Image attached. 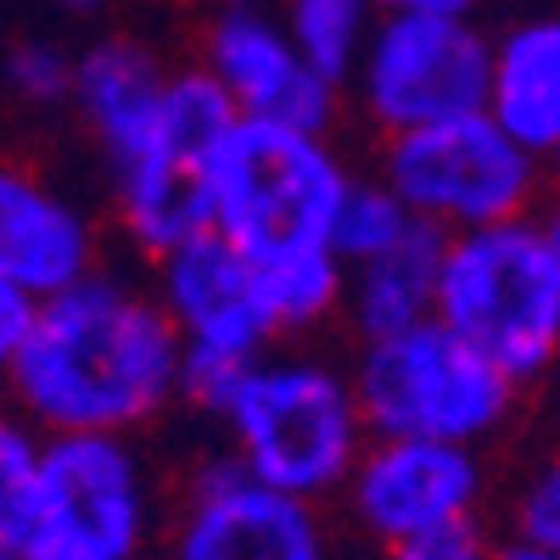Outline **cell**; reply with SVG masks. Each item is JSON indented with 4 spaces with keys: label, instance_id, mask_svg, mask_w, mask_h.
<instances>
[{
    "label": "cell",
    "instance_id": "obj_29",
    "mask_svg": "<svg viewBox=\"0 0 560 560\" xmlns=\"http://www.w3.org/2000/svg\"><path fill=\"white\" fill-rule=\"evenodd\" d=\"M555 179H560V163H555Z\"/></svg>",
    "mask_w": 560,
    "mask_h": 560
},
{
    "label": "cell",
    "instance_id": "obj_4",
    "mask_svg": "<svg viewBox=\"0 0 560 560\" xmlns=\"http://www.w3.org/2000/svg\"><path fill=\"white\" fill-rule=\"evenodd\" d=\"M213 230L253 264L331 247L359 174L314 129L242 118L213 158Z\"/></svg>",
    "mask_w": 560,
    "mask_h": 560
},
{
    "label": "cell",
    "instance_id": "obj_10",
    "mask_svg": "<svg viewBox=\"0 0 560 560\" xmlns=\"http://www.w3.org/2000/svg\"><path fill=\"white\" fill-rule=\"evenodd\" d=\"M168 560H331L319 504L258 482L230 454L197 465L168 527Z\"/></svg>",
    "mask_w": 560,
    "mask_h": 560
},
{
    "label": "cell",
    "instance_id": "obj_17",
    "mask_svg": "<svg viewBox=\"0 0 560 560\" xmlns=\"http://www.w3.org/2000/svg\"><path fill=\"white\" fill-rule=\"evenodd\" d=\"M253 269H258V292H264V314L275 325V337L319 331L331 314L348 308V264L337 258V247L292 253Z\"/></svg>",
    "mask_w": 560,
    "mask_h": 560
},
{
    "label": "cell",
    "instance_id": "obj_12",
    "mask_svg": "<svg viewBox=\"0 0 560 560\" xmlns=\"http://www.w3.org/2000/svg\"><path fill=\"white\" fill-rule=\"evenodd\" d=\"M197 62L230 90L242 118L325 135L342 113V84L303 57L280 7H264V0H219L202 28Z\"/></svg>",
    "mask_w": 560,
    "mask_h": 560
},
{
    "label": "cell",
    "instance_id": "obj_14",
    "mask_svg": "<svg viewBox=\"0 0 560 560\" xmlns=\"http://www.w3.org/2000/svg\"><path fill=\"white\" fill-rule=\"evenodd\" d=\"M102 236L90 213L28 168L0 174V280L51 303L102 275Z\"/></svg>",
    "mask_w": 560,
    "mask_h": 560
},
{
    "label": "cell",
    "instance_id": "obj_9",
    "mask_svg": "<svg viewBox=\"0 0 560 560\" xmlns=\"http://www.w3.org/2000/svg\"><path fill=\"white\" fill-rule=\"evenodd\" d=\"M348 90L382 135H409L488 113L493 39L471 18L387 12Z\"/></svg>",
    "mask_w": 560,
    "mask_h": 560
},
{
    "label": "cell",
    "instance_id": "obj_25",
    "mask_svg": "<svg viewBox=\"0 0 560 560\" xmlns=\"http://www.w3.org/2000/svg\"><path fill=\"white\" fill-rule=\"evenodd\" d=\"M493 560H560V555H549V549H538V544H522V538H510Z\"/></svg>",
    "mask_w": 560,
    "mask_h": 560
},
{
    "label": "cell",
    "instance_id": "obj_26",
    "mask_svg": "<svg viewBox=\"0 0 560 560\" xmlns=\"http://www.w3.org/2000/svg\"><path fill=\"white\" fill-rule=\"evenodd\" d=\"M45 7H57V12H68V18H96V12L113 7V0H45Z\"/></svg>",
    "mask_w": 560,
    "mask_h": 560
},
{
    "label": "cell",
    "instance_id": "obj_13",
    "mask_svg": "<svg viewBox=\"0 0 560 560\" xmlns=\"http://www.w3.org/2000/svg\"><path fill=\"white\" fill-rule=\"evenodd\" d=\"M152 292L185 337V359H242L258 364L280 337L264 314L258 269L219 230L152 258Z\"/></svg>",
    "mask_w": 560,
    "mask_h": 560
},
{
    "label": "cell",
    "instance_id": "obj_7",
    "mask_svg": "<svg viewBox=\"0 0 560 560\" xmlns=\"http://www.w3.org/2000/svg\"><path fill=\"white\" fill-rule=\"evenodd\" d=\"M353 387L376 438H432L482 448L516 409V376L465 342L454 325L427 319L415 331L359 348Z\"/></svg>",
    "mask_w": 560,
    "mask_h": 560
},
{
    "label": "cell",
    "instance_id": "obj_18",
    "mask_svg": "<svg viewBox=\"0 0 560 560\" xmlns=\"http://www.w3.org/2000/svg\"><path fill=\"white\" fill-rule=\"evenodd\" d=\"M280 18L303 45V57L348 90L387 12L382 0H280Z\"/></svg>",
    "mask_w": 560,
    "mask_h": 560
},
{
    "label": "cell",
    "instance_id": "obj_22",
    "mask_svg": "<svg viewBox=\"0 0 560 560\" xmlns=\"http://www.w3.org/2000/svg\"><path fill=\"white\" fill-rule=\"evenodd\" d=\"M499 549L477 533V527H459V533H438V538H415L398 549H382V560H493Z\"/></svg>",
    "mask_w": 560,
    "mask_h": 560
},
{
    "label": "cell",
    "instance_id": "obj_2",
    "mask_svg": "<svg viewBox=\"0 0 560 560\" xmlns=\"http://www.w3.org/2000/svg\"><path fill=\"white\" fill-rule=\"evenodd\" d=\"M174 68L135 34H102L79 51L73 107L96 140L124 236L163 258L213 230V179L168 140Z\"/></svg>",
    "mask_w": 560,
    "mask_h": 560
},
{
    "label": "cell",
    "instance_id": "obj_15",
    "mask_svg": "<svg viewBox=\"0 0 560 560\" xmlns=\"http://www.w3.org/2000/svg\"><path fill=\"white\" fill-rule=\"evenodd\" d=\"M488 113L549 168L560 163V12L522 18L493 39Z\"/></svg>",
    "mask_w": 560,
    "mask_h": 560
},
{
    "label": "cell",
    "instance_id": "obj_23",
    "mask_svg": "<svg viewBox=\"0 0 560 560\" xmlns=\"http://www.w3.org/2000/svg\"><path fill=\"white\" fill-rule=\"evenodd\" d=\"M39 325V298L12 287V280H0V359H12Z\"/></svg>",
    "mask_w": 560,
    "mask_h": 560
},
{
    "label": "cell",
    "instance_id": "obj_5",
    "mask_svg": "<svg viewBox=\"0 0 560 560\" xmlns=\"http://www.w3.org/2000/svg\"><path fill=\"white\" fill-rule=\"evenodd\" d=\"M158 527V488L129 432H45L23 510L0 516V555L140 560Z\"/></svg>",
    "mask_w": 560,
    "mask_h": 560
},
{
    "label": "cell",
    "instance_id": "obj_19",
    "mask_svg": "<svg viewBox=\"0 0 560 560\" xmlns=\"http://www.w3.org/2000/svg\"><path fill=\"white\" fill-rule=\"evenodd\" d=\"M415 230H420V219L404 208V197L376 174V179H359V185H353V197H348V208H342V219H337L331 247H337V258H342L348 269H359V264H370V258L393 253L398 242H409Z\"/></svg>",
    "mask_w": 560,
    "mask_h": 560
},
{
    "label": "cell",
    "instance_id": "obj_28",
    "mask_svg": "<svg viewBox=\"0 0 560 560\" xmlns=\"http://www.w3.org/2000/svg\"><path fill=\"white\" fill-rule=\"evenodd\" d=\"M0 560H68V555H0Z\"/></svg>",
    "mask_w": 560,
    "mask_h": 560
},
{
    "label": "cell",
    "instance_id": "obj_1",
    "mask_svg": "<svg viewBox=\"0 0 560 560\" xmlns=\"http://www.w3.org/2000/svg\"><path fill=\"white\" fill-rule=\"evenodd\" d=\"M7 382L39 432H140L185 398V337L152 287L90 275L39 303L34 337L7 359Z\"/></svg>",
    "mask_w": 560,
    "mask_h": 560
},
{
    "label": "cell",
    "instance_id": "obj_11",
    "mask_svg": "<svg viewBox=\"0 0 560 560\" xmlns=\"http://www.w3.org/2000/svg\"><path fill=\"white\" fill-rule=\"evenodd\" d=\"M488 471L477 448L432 438H370L364 459L348 477V516L382 549L459 533L477 522Z\"/></svg>",
    "mask_w": 560,
    "mask_h": 560
},
{
    "label": "cell",
    "instance_id": "obj_6",
    "mask_svg": "<svg viewBox=\"0 0 560 560\" xmlns=\"http://www.w3.org/2000/svg\"><path fill=\"white\" fill-rule=\"evenodd\" d=\"M438 319L477 342L504 376L538 382L560 359V258L544 219L448 236Z\"/></svg>",
    "mask_w": 560,
    "mask_h": 560
},
{
    "label": "cell",
    "instance_id": "obj_8",
    "mask_svg": "<svg viewBox=\"0 0 560 560\" xmlns=\"http://www.w3.org/2000/svg\"><path fill=\"white\" fill-rule=\"evenodd\" d=\"M544 168L549 163L527 152L493 113L387 135L382 147V179L404 197V208L420 224L443 230V236L533 219Z\"/></svg>",
    "mask_w": 560,
    "mask_h": 560
},
{
    "label": "cell",
    "instance_id": "obj_21",
    "mask_svg": "<svg viewBox=\"0 0 560 560\" xmlns=\"http://www.w3.org/2000/svg\"><path fill=\"white\" fill-rule=\"evenodd\" d=\"M510 522H516L522 544H538V549L560 555V448L549 459H538V471L522 482Z\"/></svg>",
    "mask_w": 560,
    "mask_h": 560
},
{
    "label": "cell",
    "instance_id": "obj_16",
    "mask_svg": "<svg viewBox=\"0 0 560 560\" xmlns=\"http://www.w3.org/2000/svg\"><path fill=\"white\" fill-rule=\"evenodd\" d=\"M443 253H448V236L432 224H420L393 253L348 269V314H353L364 342L398 337V331H415V325L438 319Z\"/></svg>",
    "mask_w": 560,
    "mask_h": 560
},
{
    "label": "cell",
    "instance_id": "obj_20",
    "mask_svg": "<svg viewBox=\"0 0 560 560\" xmlns=\"http://www.w3.org/2000/svg\"><path fill=\"white\" fill-rule=\"evenodd\" d=\"M79 84V51H68L62 39L28 34L7 51V90L23 107H73Z\"/></svg>",
    "mask_w": 560,
    "mask_h": 560
},
{
    "label": "cell",
    "instance_id": "obj_27",
    "mask_svg": "<svg viewBox=\"0 0 560 560\" xmlns=\"http://www.w3.org/2000/svg\"><path fill=\"white\" fill-rule=\"evenodd\" d=\"M544 236H549V247H555V258H560V202L544 213Z\"/></svg>",
    "mask_w": 560,
    "mask_h": 560
},
{
    "label": "cell",
    "instance_id": "obj_24",
    "mask_svg": "<svg viewBox=\"0 0 560 560\" xmlns=\"http://www.w3.org/2000/svg\"><path fill=\"white\" fill-rule=\"evenodd\" d=\"M382 12H427V18H471L477 0H382Z\"/></svg>",
    "mask_w": 560,
    "mask_h": 560
},
{
    "label": "cell",
    "instance_id": "obj_3",
    "mask_svg": "<svg viewBox=\"0 0 560 560\" xmlns=\"http://www.w3.org/2000/svg\"><path fill=\"white\" fill-rule=\"evenodd\" d=\"M230 459L280 493L325 504L348 493L353 465L370 448L359 387L308 353H264L219 409Z\"/></svg>",
    "mask_w": 560,
    "mask_h": 560
}]
</instances>
